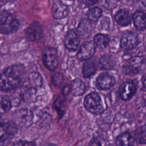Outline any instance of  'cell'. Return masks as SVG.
I'll return each instance as SVG.
<instances>
[{
    "mask_svg": "<svg viewBox=\"0 0 146 146\" xmlns=\"http://www.w3.org/2000/svg\"><path fill=\"white\" fill-rule=\"evenodd\" d=\"M25 67L15 63L4 69L0 73V91H6L22 86L25 80Z\"/></svg>",
    "mask_w": 146,
    "mask_h": 146,
    "instance_id": "obj_1",
    "label": "cell"
},
{
    "mask_svg": "<svg viewBox=\"0 0 146 146\" xmlns=\"http://www.w3.org/2000/svg\"><path fill=\"white\" fill-rule=\"evenodd\" d=\"M83 104L86 110L94 115H100L104 111V106L102 98L96 92H91L86 95Z\"/></svg>",
    "mask_w": 146,
    "mask_h": 146,
    "instance_id": "obj_2",
    "label": "cell"
},
{
    "mask_svg": "<svg viewBox=\"0 0 146 146\" xmlns=\"http://www.w3.org/2000/svg\"><path fill=\"white\" fill-rule=\"evenodd\" d=\"M146 59L142 56H135L129 59L123 66V72L125 75L134 76L140 73L145 67Z\"/></svg>",
    "mask_w": 146,
    "mask_h": 146,
    "instance_id": "obj_3",
    "label": "cell"
},
{
    "mask_svg": "<svg viewBox=\"0 0 146 146\" xmlns=\"http://www.w3.org/2000/svg\"><path fill=\"white\" fill-rule=\"evenodd\" d=\"M33 113L27 108L19 109L13 115V122L17 127L21 128L30 127L33 124Z\"/></svg>",
    "mask_w": 146,
    "mask_h": 146,
    "instance_id": "obj_4",
    "label": "cell"
},
{
    "mask_svg": "<svg viewBox=\"0 0 146 146\" xmlns=\"http://www.w3.org/2000/svg\"><path fill=\"white\" fill-rule=\"evenodd\" d=\"M19 26V22L14 15L7 14L0 19V33L9 34L15 33Z\"/></svg>",
    "mask_w": 146,
    "mask_h": 146,
    "instance_id": "obj_5",
    "label": "cell"
},
{
    "mask_svg": "<svg viewBox=\"0 0 146 146\" xmlns=\"http://www.w3.org/2000/svg\"><path fill=\"white\" fill-rule=\"evenodd\" d=\"M42 60L46 68L51 71L54 70L59 62L56 50L51 47H45L42 51Z\"/></svg>",
    "mask_w": 146,
    "mask_h": 146,
    "instance_id": "obj_6",
    "label": "cell"
},
{
    "mask_svg": "<svg viewBox=\"0 0 146 146\" xmlns=\"http://www.w3.org/2000/svg\"><path fill=\"white\" fill-rule=\"evenodd\" d=\"M17 128L13 122L0 121V146L12 138Z\"/></svg>",
    "mask_w": 146,
    "mask_h": 146,
    "instance_id": "obj_7",
    "label": "cell"
},
{
    "mask_svg": "<svg viewBox=\"0 0 146 146\" xmlns=\"http://www.w3.org/2000/svg\"><path fill=\"white\" fill-rule=\"evenodd\" d=\"M116 83L113 76L107 73L100 74L96 79V87L99 90H108L112 88Z\"/></svg>",
    "mask_w": 146,
    "mask_h": 146,
    "instance_id": "obj_8",
    "label": "cell"
},
{
    "mask_svg": "<svg viewBox=\"0 0 146 146\" xmlns=\"http://www.w3.org/2000/svg\"><path fill=\"white\" fill-rule=\"evenodd\" d=\"M25 35L28 40L34 42L39 40L43 36V28L39 22H33L26 30Z\"/></svg>",
    "mask_w": 146,
    "mask_h": 146,
    "instance_id": "obj_9",
    "label": "cell"
},
{
    "mask_svg": "<svg viewBox=\"0 0 146 146\" xmlns=\"http://www.w3.org/2000/svg\"><path fill=\"white\" fill-rule=\"evenodd\" d=\"M95 50V45L92 42H85L80 46L77 53V57L80 60H88L94 55Z\"/></svg>",
    "mask_w": 146,
    "mask_h": 146,
    "instance_id": "obj_10",
    "label": "cell"
},
{
    "mask_svg": "<svg viewBox=\"0 0 146 146\" xmlns=\"http://www.w3.org/2000/svg\"><path fill=\"white\" fill-rule=\"evenodd\" d=\"M136 90V85L133 82H125L119 88V96L123 100H128L135 94Z\"/></svg>",
    "mask_w": 146,
    "mask_h": 146,
    "instance_id": "obj_11",
    "label": "cell"
},
{
    "mask_svg": "<svg viewBox=\"0 0 146 146\" xmlns=\"http://www.w3.org/2000/svg\"><path fill=\"white\" fill-rule=\"evenodd\" d=\"M80 43L78 34L74 30L68 31L64 38V45L70 51H75L77 49Z\"/></svg>",
    "mask_w": 146,
    "mask_h": 146,
    "instance_id": "obj_12",
    "label": "cell"
},
{
    "mask_svg": "<svg viewBox=\"0 0 146 146\" xmlns=\"http://www.w3.org/2000/svg\"><path fill=\"white\" fill-rule=\"evenodd\" d=\"M52 15L56 19H61L65 18L68 14V7L60 1H55L51 8Z\"/></svg>",
    "mask_w": 146,
    "mask_h": 146,
    "instance_id": "obj_13",
    "label": "cell"
},
{
    "mask_svg": "<svg viewBox=\"0 0 146 146\" xmlns=\"http://www.w3.org/2000/svg\"><path fill=\"white\" fill-rule=\"evenodd\" d=\"M138 39L136 35L132 33H127L125 34L120 40V46L122 48L129 50L137 44Z\"/></svg>",
    "mask_w": 146,
    "mask_h": 146,
    "instance_id": "obj_14",
    "label": "cell"
},
{
    "mask_svg": "<svg viewBox=\"0 0 146 146\" xmlns=\"http://www.w3.org/2000/svg\"><path fill=\"white\" fill-rule=\"evenodd\" d=\"M27 82L29 84L26 86L35 90L40 87L42 84V79L40 75L38 72L34 71L31 72L29 74L26 79V78L25 79L24 82Z\"/></svg>",
    "mask_w": 146,
    "mask_h": 146,
    "instance_id": "obj_15",
    "label": "cell"
},
{
    "mask_svg": "<svg viewBox=\"0 0 146 146\" xmlns=\"http://www.w3.org/2000/svg\"><path fill=\"white\" fill-rule=\"evenodd\" d=\"M133 140L139 144H146V123L136 128L131 135Z\"/></svg>",
    "mask_w": 146,
    "mask_h": 146,
    "instance_id": "obj_16",
    "label": "cell"
},
{
    "mask_svg": "<svg viewBox=\"0 0 146 146\" xmlns=\"http://www.w3.org/2000/svg\"><path fill=\"white\" fill-rule=\"evenodd\" d=\"M115 19L119 25L125 26L131 23V17L128 10L121 9L116 13Z\"/></svg>",
    "mask_w": 146,
    "mask_h": 146,
    "instance_id": "obj_17",
    "label": "cell"
},
{
    "mask_svg": "<svg viewBox=\"0 0 146 146\" xmlns=\"http://www.w3.org/2000/svg\"><path fill=\"white\" fill-rule=\"evenodd\" d=\"M134 25L137 29L143 30L146 29V14L143 11H137L132 16Z\"/></svg>",
    "mask_w": 146,
    "mask_h": 146,
    "instance_id": "obj_18",
    "label": "cell"
},
{
    "mask_svg": "<svg viewBox=\"0 0 146 146\" xmlns=\"http://www.w3.org/2000/svg\"><path fill=\"white\" fill-rule=\"evenodd\" d=\"M70 88V92L75 96L83 95L86 90L85 84L80 79H76L73 80L71 83Z\"/></svg>",
    "mask_w": 146,
    "mask_h": 146,
    "instance_id": "obj_19",
    "label": "cell"
},
{
    "mask_svg": "<svg viewBox=\"0 0 146 146\" xmlns=\"http://www.w3.org/2000/svg\"><path fill=\"white\" fill-rule=\"evenodd\" d=\"M99 64L102 70H111L116 66V60L113 56L106 54L100 57Z\"/></svg>",
    "mask_w": 146,
    "mask_h": 146,
    "instance_id": "obj_20",
    "label": "cell"
},
{
    "mask_svg": "<svg viewBox=\"0 0 146 146\" xmlns=\"http://www.w3.org/2000/svg\"><path fill=\"white\" fill-rule=\"evenodd\" d=\"M131 139V135L128 132H125L116 137L115 144L116 146H132Z\"/></svg>",
    "mask_w": 146,
    "mask_h": 146,
    "instance_id": "obj_21",
    "label": "cell"
},
{
    "mask_svg": "<svg viewBox=\"0 0 146 146\" xmlns=\"http://www.w3.org/2000/svg\"><path fill=\"white\" fill-rule=\"evenodd\" d=\"M11 99L7 95H0V116L9 111L12 107Z\"/></svg>",
    "mask_w": 146,
    "mask_h": 146,
    "instance_id": "obj_22",
    "label": "cell"
},
{
    "mask_svg": "<svg viewBox=\"0 0 146 146\" xmlns=\"http://www.w3.org/2000/svg\"><path fill=\"white\" fill-rule=\"evenodd\" d=\"M108 37L104 34H98L94 37V42L96 46L100 50H103L107 47L109 43Z\"/></svg>",
    "mask_w": 146,
    "mask_h": 146,
    "instance_id": "obj_23",
    "label": "cell"
},
{
    "mask_svg": "<svg viewBox=\"0 0 146 146\" xmlns=\"http://www.w3.org/2000/svg\"><path fill=\"white\" fill-rule=\"evenodd\" d=\"M96 67L95 64L91 62H86L84 63L82 69V73L84 78H88L95 74Z\"/></svg>",
    "mask_w": 146,
    "mask_h": 146,
    "instance_id": "obj_24",
    "label": "cell"
},
{
    "mask_svg": "<svg viewBox=\"0 0 146 146\" xmlns=\"http://www.w3.org/2000/svg\"><path fill=\"white\" fill-rule=\"evenodd\" d=\"M79 34L83 37H87L91 33V26L88 21L86 19H83L78 26Z\"/></svg>",
    "mask_w": 146,
    "mask_h": 146,
    "instance_id": "obj_25",
    "label": "cell"
},
{
    "mask_svg": "<svg viewBox=\"0 0 146 146\" xmlns=\"http://www.w3.org/2000/svg\"><path fill=\"white\" fill-rule=\"evenodd\" d=\"M102 9L98 7H95L90 9L87 13L88 19L92 22L97 21L102 15Z\"/></svg>",
    "mask_w": 146,
    "mask_h": 146,
    "instance_id": "obj_26",
    "label": "cell"
},
{
    "mask_svg": "<svg viewBox=\"0 0 146 146\" xmlns=\"http://www.w3.org/2000/svg\"><path fill=\"white\" fill-rule=\"evenodd\" d=\"M11 146H36V145L35 143L33 141L19 140L15 142Z\"/></svg>",
    "mask_w": 146,
    "mask_h": 146,
    "instance_id": "obj_27",
    "label": "cell"
},
{
    "mask_svg": "<svg viewBox=\"0 0 146 146\" xmlns=\"http://www.w3.org/2000/svg\"><path fill=\"white\" fill-rule=\"evenodd\" d=\"M117 2V0H105V6L108 9L112 10L116 6Z\"/></svg>",
    "mask_w": 146,
    "mask_h": 146,
    "instance_id": "obj_28",
    "label": "cell"
},
{
    "mask_svg": "<svg viewBox=\"0 0 146 146\" xmlns=\"http://www.w3.org/2000/svg\"><path fill=\"white\" fill-rule=\"evenodd\" d=\"M102 28L104 30H107L108 29L110 25V20H109V18L108 17H104V19L102 20Z\"/></svg>",
    "mask_w": 146,
    "mask_h": 146,
    "instance_id": "obj_29",
    "label": "cell"
},
{
    "mask_svg": "<svg viewBox=\"0 0 146 146\" xmlns=\"http://www.w3.org/2000/svg\"><path fill=\"white\" fill-rule=\"evenodd\" d=\"M88 146H102V145L98 139L94 138L90 141Z\"/></svg>",
    "mask_w": 146,
    "mask_h": 146,
    "instance_id": "obj_30",
    "label": "cell"
},
{
    "mask_svg": "<svg viewBox=\"0 0 146 146\" xmlns=\"http://www.w3.org/2000/svg\"><path fill=\"white\" fill-rule=\"evenodd\" d=\"M139 7L141 10L146 11V0H140L139 2Z\"/></svg>",
    "mask_w": 146,
    "mask_h": 146,
    "instance_id": "obj_31",
    "label": "cell"
},
{
    "mask_svg": "<svg viewBox=\"0 0 146 146\" xmlns=\"http://www.w3.org/2000/svg\"><path fill=\"white\" fill-rule=\"evenodd\" d=\"M98 1V0H86V4L87 6L89 7V6L94 5Z\"/></svg>",
    "mask_w": 146,
    "mask_h": 146,
    "instance_id": "obj_32",
    "label": "cell"
},
{
    "mask_svg": "<svg viewBox=\"0 0 146 146\" xmlns=\"http://www.w3.org/2000/svg\"><path fill=\"white\" fill-rule=\"evenodd\" d=\"M141 82H142L143 88L145 90H146V72L143 75V76L142 77Z\"/></svg>",
    "mask_w": 146,
    "mask_h": 146,
    "instance_id": "obj_33",
    "label": "cell"
},
{
    "mask_svg": "<svg viewBox=\"0 0 146 146\" xmlns=\"http://www.w3.org/2000/svg\"><path fill=\"white\" fill-rule=\"evenodd\" d=\"M43 146H56L55 144H52V143H51V144H46V145H43Z\"/></svg>",
    "mask_w": 146,
    "mask_h": 146,
    "instance_id": "obj_34",
    "label": "cell"
},
{
    "mask_svg": "<svg viewBox=\"0 0 146 146\" xmlns=\"http://www.w3.org/2000/svg\"><path fill=\"white\" fill-rule=\"evenodd\" d=\"M107 146H113V145H112V144H108Z\"/></svg>",
    "mask_w": 146,
    "mask_h": 146,
    "instance_id": "obj_35",
    "label": "cell"
},
{
    "mask_svg": "<svg viewBox=\"0 0 146 146\" xmlns=\"http://www.w3.org/2000/svg\"><path fill=\"white\" fill-rule=\"evenodd\" d=\"M70 1H73V0H70Z\"/></svg>",
    "mask_w": 146,
    "mask_h": 146,
    "instance_id": "obj_36",
    "label": "cell"
}]
</instances>
